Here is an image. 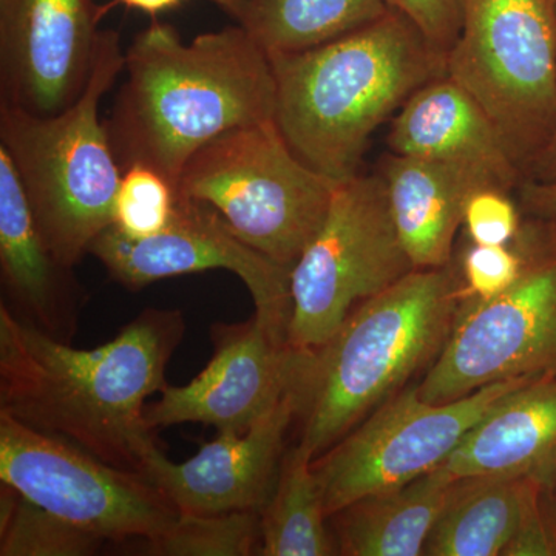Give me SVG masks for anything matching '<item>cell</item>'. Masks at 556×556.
I'll list each match as a JSON object with an SVG mask.
<instances>
[{
	"instance_id": "cell-1",
	"label": "cell",
	"mask_w": 556,
	"mask_h": 556,
	"mask_svg": "<svg viewBox=\"0 0 556 556\" xmlns=\"http://www.w3.org/2000/svg\"><path fill=\"white\" fill-rule=\"evenodd\" d=\"M185 329L181 311L148 308L115 339L79 350L0 303V412L144 475L160 448L146 424V401L167 386V365Z\"/></svg>"
},
{
	"instance_id": "cell-2",
	"label": "cell",
	"mask_w": 556,
	"mask_h": 556,
	"mask_svg": "<svg viewBox=\"0 0 556 556\" xmlns=\"http://www.w3.org/2000/svg\"><path fill=\"white\" fill-rule=\"evenodd\" d=\"M108 126L121 170L149 166L177 188L188 161L239 127L276 119L269 56L239 25L185 42L153 21L124 60Z\"/></svg>"
},
{
	"instance_id": "cell-3",
	"label": "cell",
	"mask_w": 556,
	"mask_h": 556,
	"mask_svg": "<svg viewBox=\"0 0 556 556\" xmlns=\"http://www.w3.org/2000/svg\"><path fill=\"white\" fill-rule=\"evenodd\" d=\"M269 61L278 129L300 160L334 181L357 175L380 124L447 75V53L394 10L316 49Z\"/></svg>"
},
{
	"instance_id": "cell-4",
	"label": "cell",
	"mask_w": 556,
	"mask_h": 556,
	"mask_svg": "<svg viewBox=\"0 0 556 556\" xmlns=\"http://www.w3.org/2000/svg\"><path fill=\"white\" fill-rule=\"evenodd\" d=\"M455 260L415 269L358 303L324 345L303 351L292 394L298 444L313 460L428 369L460 302Z\"/></svg>"
},
{
	"instance_id": "cell-5",
	"label": "cell",
	"mask_w": 556,
	"mask_h": 556,
	"mask_svg": "<svg viewBox=\"0 0 556 556\" xmlns=\"http://www.w3.org/2000/svg\"><path fill=\"white\" fill-rule=\"evenodd\" d=\"M116 31H101L89 83L70 108L38 115L0 102V146L7 149L47 244L67 268L89 254L113 225L121 170L102 98L124 70Z\"/></svg>"
},
{
	"instance_id": "cell-6",
	"label": "cell",
	"mask_w": 556,
	"mask_h": 556,
	"mask_svg": "<svg viewBox=\"0 0 556 556\" xmlns=\"http://www.w3.org/2000/svg\"><path fill=\"white\" fill-rule=\"evenodd\" d=\"M338 182L300 160L270 119L201 148L177 192L214 208L243 243L292 269L324 225Z\"/></svg>"
},
{
	"instance_id": "cell-7",
	"label": "cell",
	"mask_w": 556,
	"mask_h": 556,
	"mask_svg": "<svg viewBox=\"0 0 556 556\" xmlns=\"http://www.w3.org/2000/svg\"><path fill=\"white\" fill-rule=\"evenodd\" d=\"M447 76L477 100L525 177L556 131L551 0H460Z\"/></svg>"
},
{
	"instance_id": "cell-8",
	"label": "cell",
	"mask_w": 556,
	"mask_h": 556,
	"mask_svg": "<svg viewBox=\"0 0 556 556\" xmlns=\"http://www.w3.org/2000/svg\"><path fill=\"white\" fill-rule=\"evenodd\" d=\"M521 276L492 300L460 299L417 393L448 404L492 383L556 375V223L522 219Z\"/></svg>"
},
{
	"instance_id": "cell-9",
	"label": "cell",
	"mask_w": 556,
	"mask_h": 556,
	"mask_svg": "<svg viewBox=\"0 0 556 556\" xmlns=\"http://www.w3.org/2000/svg\"><path fill=\"white\" fill-rule=\"evenodd\" d=\"M412 270L380 175L339 181L324 225L291 269L289 345H324L358 303Z\"/></svg>"
},
{
	"instance_id": "cell-10",
	"label": "cell",
	"mask_w": 556,
	"mask_h": 556,
	"mask_svg": "<svg viewBox=\"0 0 556 556\" xmlns=\"http://www.w3.org/2000/svg\"><path fill=\"white\" fill-rule=\"evenodd\" d=\"M0 482L104 541L156 540L179 511L155 482L0 412Z\"/></svg>"
},
{
	"instance_id": "cell-11",
	"label": "cell",
	"mask_w": 556,
	"mask_h": 556,
	"mask_svg": "<svg viewBox=\"0 0 556 556\" xmlns=\"http://www.w3.org/2000/svg\"><path fill=\"white\" fill-rule=\"evenodd\" d=\"M530 380L492 383L448 404L424 401L416 386L399 391L313 460L328 518L441 467L490 409Z\"/></svg>"
},
{
	"instance_id": "cell-12",
	"label": "cell",
	"mask_w": 556,
	"mask_h": 556,
	"mask_svg": "<svg viewBox=\"0 0 556 556\" xmlns=\"http://www.w3.org/2000/svg\"><path fill=\"white\" fill-rule=\"evenodd\" d=\"M89 254L116 283L134 292L166 278L230 270L247 285L255 314L288 336L291 269L248 247L214 208L199 201L178 195L169 226L148 239H127L110 226Z\"/></svg>"
},
{
	"instance_id": "cell-13",
	"label": "cell",
	"mask_w": 556,
	"mask_h": 556,
	"mask_svg": "<svg viewBox=\"0 0 556 556\" xmlns=\"http://www.w3.org/2000/svg\"><path fill=\"white\" fill-rule=\"evenodd\" d=\"M211 339L206 368L188 386L167 383L159 401L146 405L150 430L199 422L244 433L294 387L303 351L258 314L241 324L212 325Z\"/></svg>"
},
{
	"instance_id": "cell-14",
	"label": "cell",
	"mask_w": 556,
	"mask_h": 556,
	"mask_svg": "<svg viewBox=\"0 0 556 556\" xmlns=\"http://www.w3.org/2000/svg\"><path fill=\"white\" fill-rule=\"evenodd\" d=\"M93 0H0V102L53 115L89 83L100 30Z\"/></svg>"
},
{
	"instance_id": "cell-15",
	"label": "cell",
	"mask_w": 556,
	"mask_h": 556,
	"mask_svg": "<svg viewBox=\"0 0 556 556\" xmlns=\"http://www.w3.org/2000/svg\"><path fill=\"white\" fill-rule=\"evenodd\" d=\"M294 419L291 390L248 431H218L185 463H174L156 448L144 475L169 496L179 515L262 511L276 486Z\"/></svg>"
},
{
	"instance_id": "cell-16",
	"label": "cell",
	"mask_w": 556,
	"mask_h": 556,
	"mask_svg": "<svg viewBox=\"0 0 556 556\" xmlns=\"http://www.w3.org/2000/svg\"><path fill=\"white\" fill-rule=\"evenodd\" d=\"M0 278L2 305L14 317L62 342L75 338L86 292L40 233L20 174L2 146Z\"/></svg>"
},
{
	"instance_id": "cell-17",
	"label": "cell",
	"mask_w": 556,
	"mask_h": 556,
	"mask_svg": "<svg viewBox=\"0 0 556 556\" xmlns=\"http://www.w3.org/2000/svg\"><path fill=\"white\" fill-rule=\"evenodd\" d=\"M387 144L396 155L471 167L506 192L525 181L484 110L447 75L409 97L391 123Z\"/></svg>"
},
{
	"instance_id": "cell-18",
	"label": "cell",
	"mask_w": 556,
	"mask_h": 556,
	"mask_svg": "<svg viewBox=\"0 0 556 556\" xmlns=\"http://www.w3.org/2000/svg\"><path fill=\"white\" fill-rule=\"evenodd\" d=\"M378 174L386 185L399 239L415 269L450 265L471 193L497 188L471 167L391 152L380 161Z\"/></svg>"
},
{
	"instance_id": "cell-19",
	"label": "cell",
	"mask_w": 556,
	"mask_h": 556,
	"mask_svg": "<svg viewBox=\"0 0 556 556\" xmlns=\"http://www.w3.org/2000/svg\"><path fill=\"white\" fill-rule=\"evenodd\" d=\"M556 455V375L530 380L471 428L442 464L452 477L522 475L540 479Z\"/></svg>"
},
{
	"instance_id": "cell-20",
	"label": "cell",
	"mask_w": 556,
	"mask_h": 556,
	"mask_svg": "<svg viewBox=\"0 0 556 556\" xmlns=\"http://www.w3.org/2000/svg\"><path fill=\"white\" fill-rule=\"evenodd\" d=\"M455 477L434 468L407 484L371 493L329 517L343 556L426 555Z\"/></svg>"
},
{
	"instance_id": "cell-21",
	"label": "cell",
	"mask_w": 556,
	"mask_h": 556,
	"mask_svg": "<svg viewBox=\"0 0 556 556\" xmlns=\"http://www.w3.org/2000/svg\"><path fill=\"white\" fill-rule=\"evenodd\" d=\"M538 478L478 475L456 478L433 532L428 556H504L536 506Z\"/></svg>"
},
{
	"instance_id": "cell-22",
	"label": "cell",
	"mask_w": 556,
	"mask_h": 556,
	"mask_svg": "<svg viewBox=\"0 0 556 556\" xmlns=\"http://www.w3.org/2000/svg\"><path fill=\"white\" fill-rule=\"evenodd\" d=\"M273 54L316 49L386 16V0H207Z\"/></svg>"
},
{
	"instance_id": "cell-23",
	"label": "cell",
	"mask_w": 556,
	"mask_h": 556,
	"mask_svg": "<svg viewBox=\"0 0 556 556\" xmlns=\"http://www.w3.org/2000/svg\"><path fill=\"white\" fill-rule=\"evenodd\" d=\"M328 521L313 457L298 442L288 445L273 495L260 511V555H339Z\"/></svg>"
},
{
	"instance_id": "cell-24",
	"label": "cell",
	"mask_w": 556,
	"mask_h": 556,
	"mask_svg": "<svg viewBox=\"0 0 556 556\" xmlns=\"http://www.w3.org/2000/svg\"><path fill=\"white\" fill-rule=\"evenodd\" d=\"M108 541L0 485V556H89Z\"/></svg>"
},
{
	"instance_id": "cell-25",
	"label": "cell",
	"mask_w": 556,
	"mask_h": 556,
	"mask_svg": "<svg viewBox=\"0 0 556 556\" xmlns=\"http://www.w3.org/2000/svg\"><path fill=\"white\" fill-rule=\"evenodd\" d=\"M260 511L179 515L169 532L148 541L142 551L161 556L260 555Z\"/></svg>"
},
{
	"instance_id": "cell-26",
	"label": "cell",
	"mask_w": 556,
	"mask_h": 556,
	"mask_svg": "<svg viewBox=\"0 0 556 556\" xmlns=\"http://www.w3.org/2000/svg\"><path fill=\"white\" fill-rule=\"evenodd\" d=\"M177 200L174 182L159 170L130 166L121 177L112 226L130 240L156 236L169 226Z\"/></svg>"
},
{
	"instance_id": "cell-27",
	"label": "cell",
	"mask_w": 556,
	"mask_h": 556,
	"mask_svg": "<svg viewBox=\"0 0 556 556\" xmlns=\"http://www.w3.org/2000/svg\"><path fill=\"white\" fill-rule=\"evenodd\" d=\"M522 258L518 244H468L456 263L460 299L492 300L506 292L521 276Z\"/></svg>"
},
{
	"instance_id": "cell-28",
	"label": "cell",
	"mask_w": 556,
	"mask_h": 556,
	"mask_svg": "<svg viewBox=\"0 0 556 556\" xmlns=\"http://www.w3.org/2000/svg\"><path fill=\"white\" fill-rule=\"evenodd\" d=\"M463 226L473 243L510 244L521 230V208L506 190L478 189L467 201Z\"/></svg>"
},
{
	"instance_id": "cell-29",
	"label": "cell",
	"mask_w": 556,
	"mask_h": 556,
	"mask_svg": "<svg viewBox=\"0 0 556 556\" xmlns=\"http://www.w3.org/2000/svg\"><path fill=\"white\" fill-rule=\"evenodd\" d=\"M439 50L448 53L460 31V0H386Z\"/></svg>"
},
{
	"instance_id": "cell-30",
	"label": "cell",
	"mask_w": 556,
	"mask_h": 556,
	"mask_svg": "<svg viewBox=\"0 0 556 556\" xmlns=\"http://www.w3.org/2000/svg\"><path fill=\"white\" fill-rule=\"evenodd\" d=\"M517 190L522 217L556 223V179L544 182L525 179Z\"/></svg>"
},
{
	"instance_id": "cell-31",
	"label": "cell",
	"mask_w": 556,
	"mask_h": 556,
	"mask_svg": "<svg viewBox=\"0 0 556 556\" xmlns=\"http://www.w3.org/2000/svg\"><path fill=\"white\" fill-rule=\"evenodd\" d=\"M525 179L532 181H555L556 179V131L546 149L527 167Z\"/></svg>"
},
{
	"instance_id": "cell-32",
	"label": "cell",
	"mask_w": 556,
	"mask_h": 556,
	"mask_svg": "<svg viewBox=\"0 0 556 556\" xmlns=\"http://www.w3.org/2000/svg\"><path fill=\"white\" fill-rule=\"evenodd\" d=\"M118 2L126 5L127 9L142 11V13L152 14L153 16V14H159L161 11L175 9L185 0H118Z\"/></svg>"
},
{
	"instance_id": "cell-33",
	"label": "cell",
	"mask_w": 556,
	"mask_h": 556,
	"mask_svg": "<svg viewBox=\"0 0 556 556\" xmlns=\"http://www.w3.org/2000/svg\"><path fill=\"white\" fill-rule=\"evenodd\" d=\"M554 9H555V14H556V0H554Z\"/></svg>"
},
{
	"instance_id": "cell-34",
	"label": "cell",
	"mask_w": 556,
	"mask_h": 556,
	"mask_svg": "<svg viewBox=\"0 0 556 556\" xmlns=\"http://www.w3.org/2000/svg\"><path fill=\"white\" fill-rule=\"evenodd\" d=\"M552 3H554V0H551Z\"/></svg>"
}]
</instances>
